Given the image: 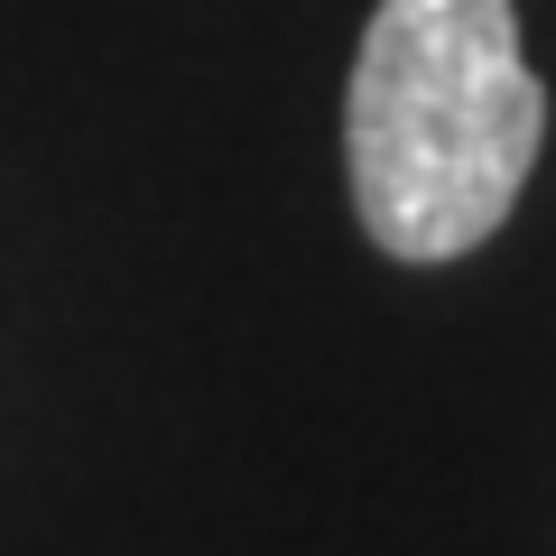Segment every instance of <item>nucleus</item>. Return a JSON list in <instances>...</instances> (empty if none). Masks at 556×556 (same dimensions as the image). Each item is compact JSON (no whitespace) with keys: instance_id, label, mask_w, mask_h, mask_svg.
Instances as JSON below:
<instances>
[{"instance_id":"f257e3e1","label":"nucleus","mask_w":556,"mask_h":556,"mask_svg":"<svg viewBox=\"0 0 556 556\" xmlns=\"http://www.w3.org/2000/svg\"><path fill=\"white\" fill-rule=\"evenodd\" d=\"M547 149V84L519 56V0H380L343 84L353 214L408 269L510 223Z\"/></svg>"}]
</instances>
